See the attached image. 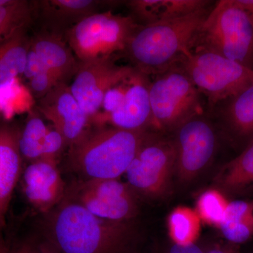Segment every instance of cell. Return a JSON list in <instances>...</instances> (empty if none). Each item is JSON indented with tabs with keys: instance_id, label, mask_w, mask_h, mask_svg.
Segmentation results:
<instances>
[{
	"instance_id": "obj_1",
	"label": "cell",
	"mask_w": 253,
	"mask_h": 253,
	"mask_svg": "<svg viewBox=\"0 0 253 253\" xmlns=\"http://www.w3.org/2000/svg\"><path fill=\"white\" fill-rule=\"evenodd\" d=\"M46 228L60 253H135L139 241L132 221L101 219L67 199L49 213Z\"/></svg>"
},
{
	"instance_id": "obj_2",
	"label": "cell",
	"mask_w": 253,
	"mask_h": 253,
	"mask_svg": "<svg viewBox=\"0 0 253 253\" xmlns=\"http://www.w3.org/2000/svg\"><path fill=\"white\" fill-rule=\"evenodd\" d=\"M210 11L147 26L139 25L124 51L133 67L149 76L175 64L194 49Z\"/></svg>"
},
{
	"instance_id": "obj_3",
	"label": "cell",
	"mask_w": 253,
	"mask_h": 253,
	"mask_svg": "<svg viewBox=\"0 0 253 253\" xmlns=\"http://www.w3.org/2000/svg\"><path fill=\"white\" fill-rule=\"evenodd\" d=\"M149 131L94 126L68 148L70 167L82 179H119L126 173Z\"/></svg>"
},
{
	"instance_id": "obj_4",
	"label": "cell",
	"mask_w": 253,
	"mask_h": 253,
	"mask_svg": "<svg viewBox=\"0 0 253 253\" xmlns=\"http://www.w3.org/2000/svg\"><path fill=\"white\" fill-rule=\"evenodd\" d=\"M194 47L253 70V18L237 0L217 1L200 30Z\"/></svg>"
},
{
	"instance_id": "obj_5",
	"label": "cell",
	"mask_w": 253,
	"mask_h": 253,
	"mask_svg": "<svg viewBox=\"0 0 253 253\" xmlns=\"http://www.w3.org/2000/svg\"><path fill=\"white\" fill-rule=\"evenodd\" d=\"M155 76L149 86L151 130L174 131L187 120L204 113L202 94L177 64Z\"/></svg>"
},
{
	"instance_id": "obj_6",
	"label": "cell",
	"mask_w": 253,
	"mask_h": 253,
	"mask_svg": "<svg viewBox=\"0 0 253 253\" xmlns=\"http://www.w3.org/2000/svg\"><path fill=\"white\" fill-rule=\"evenodd\" d=\"M211 109L253 84V70L211 51L194 49L175 63Z\"/></svg>"
},
{
	"instance_id": "obj_7",
	"label": "cell",
	"mask_w": 253,
	"mask_h": 253,
	"mask_svg": "<svg viewBox=\"0 0 253 253\" xmlns=\"http://www.w3.org/2000/svg\"><path fill=\"white\" fill-rule=\"evenodd\" d=\"M138 26L130 15L115 14L109 10L82 20L63 37L79 62H89L124 51Z\"/></svg>"
},
{
	"instance_id": "obj_8",
	"label": "cell",
	"mask_w": 253,
	"mask_h": 253,
	"mask_svg": "<svg viewBox=\"0 0 253 253\" xmlns=\"http://www.w3.org/2000/svg\"><path fill=\"white\" fill-rule=\"evenodd\" d=\"M175 162L172 139L149 131L125 173L126 184L137 195L161 196L175 174Z\"/></svg>"
},
{
	"instance_id": "obj_9",
	"label": "cell",
	"mask_w": 253,
	"mask_h": 253,
	"mask_svg": "<svg viewBox=\"0 0 253 253\" xmlns=\"http://www.w3.org/2000/svg\"><path fill=\"white\" fill-rule=\"evenodd\" d=\"M64 199L101 219L117 222L132 221L139 208L137 194L119 179H81L67 187Z\"/></svg>"
},
{
	"instance_id": "obj_10",
	"label": "cell",
	"mask_w": 253,
	"mask_h": 253,
	"mask_svg": "<svg viewBox=\"0 0 253 253\" xmlns=\"http://www.w3.org/2000/svg\"><path fill=\"white\" fill-rule=\"evenodd\" d=\"M174 131L175 174L179 180L186 182L201 174L212 161L217 148V132L204 113L187 120Z\"/></svg>"
},
{
	"instance_id": "obj_11",
	"label": "cell",
	"mask_w": 253,
	"mask_h": 253,
	"mask_svg": "<svg viewBox=\"0 0 253 253\" xmlns=\"http://www.w3.org/2000/svg\"><path fill=\"white\" fill-rule=\"evenodd\" d=\"M133 69L132 66H118L113 58L79 62L71 88L78 104L92 119L99 113L104 94Z\"/></svg>"
},
{
	"instance_id": "obj_12",
	"label": "cell",
	"mask_w": 253,
	"mask_h": 253,
	"mask_svg": "<svg viewBox=\"0 0 253 253\" xmlns=\"http://www.w3.org/2000/svg\"><path fill=\"white\" fill-rule=\"evenodd\" d=\"M37 110L64 137L68 147L76 144L92 126L67 83H60L39 99Z\"/></svg>"
},
{
	"instance_id": "obj_13",
	"label": "cell",
	"mask_w": 253,
	"mask_h": 253,
	"mask_svg": "<svg viewBox=\"0 0 253 253\" xmlns=\"http://www.w3.org/2000/svg\"><path fill=\"white\" fill-rule=\"evenodd\" d=\"M149 76L134 67L121 107L116 112L91 121L94 126H107L125 130L149 131L151 121Z\"/></svg>"
},
{
	"instance_id": "obj_14",
	"label": "cell",
	"mask_w": 253,
	"mask_h": 253,
	"mask_svg": "<svg viewBox=\"0 0 253 253\" xmlns=\"http://www.w3.org/2000/svg\"><path fill=\"white\" fill-rule=\"evenodd\" d=\"M21 179L26 199L39 212L49 214L65 199L67 186L57 163L41 159L29 163Z\"/></svg>"
},
{
	"instance_id": "obj_15",
	"label": "cell",
	"mask_w": 253,
	"mask_h": 253,
	"mask_svg": "<svg viewBox=\"0 0 253 253\" xmlns=\"http://www.w3.org/2000/svg\"><path fill=\"white\" fill-rule=\"evenodd\" d=\"M21 128L10 121L0 123V232L6 225L13 194L23 171L18 144Z\"/></svg>"
},
{
	"instance_id": "obj_16",
	"label": "cell",
	"mask_w": 253,
	"mask_h": 253,
	"mask_svg": "<svg viewBox=\"0 0 253 253\" xmlns=\"http://www.w3.org/2000/svg\"><path fill=\"white\" fill-rule=\"evenodd\" d=\"M41 19L51 33H64L82 20L102 12L105 6L119 1L97 0H45L37 1Z\"/></svg>"
},
{
	"instance_id": "obj_17",
	"label": "cell",
	"mask_w": 253,
	"mask_h": 253,
	"mask_svg": "<svg viewBox=\"0 0 253 253\" xmlns=\"http://www.w3.org/2000/svg\"><path fill=\"white\" fill-rule=\"evenodd\" d=\"M219 104L223 130L234 144L246 147L253 140V84Z\"/></svg>"
},
{
	"instance_id": "obj_18",
	"label": "cell",
	"mask_w": 253,
	"mask_h": 253,
	"mask_svg": "<svg viewBox=\"0 0 253 253\" xmlns=\"http://www.w3.org/2000/svg\"><path fill=\"white\" fill-rule=\"evenodd\" d=\"M31 47L39 56L46 70L59 80L67 83L76 76L79 61L62 35L41 32L31 38Z\"/></svg>"
},
{
	"instance_id": "obj_19",
	"label": "cell",
	"mask_w": 253,
	"mask_h": 253,
	"mask_svg": "<svg viewBox=\"0 0 253 253\" xmlns=\"http://www.w3.org/2000/svg\"><path fill=\"white\" fill-rule=\"evenodd\" d=\"M208 0H130V16L139 26L176 19L209 9Z\"/></svg>"
},
{
	"instance_id": "obj_20",
	"label": "cell",
	"mask_w": 253,
	"mask_h": 253,
	"mask_svg": "<svg viewBox=\"0 0 253 253\" xmlns=\"http://www.w3.org/2000/svg\"><path fill=\"white\" fill-rule=\"evenodd\" d=\"M26 26L18 28L0 42V86L22 76L31 38Z\"/></svg>"
},
{
	"instance_id": "obj_21",
	"label": "cell",
	"mask_w": 253,
	"mask_h": 253,
	"mask_svg": "<svg viewBox=\"0 0 253 253\" xmlns=\"http://www.w3.org/2000/svg\"><path fill=\"white\" fill-rule=\"evenodd\" d=\"M214 183L229 193L240 192L253 185V140L239 156L221 167Z\"/></svg>"
},
{
	"instance_id": "obj_22",
	"label": "cell",
	"mask_w": 253,
	"mask_h": 253,
	"mask_svg": "<svg viewBox=\"0 0 253 253\" xmlns=\"http://www.w3.org/2000/svg\"><path fill=\"white\" fill-rule=\"evenodd\" d=\"M219 227L223 236L231 244L249 241L253 236V202L237 200L228 203Z\"/></svg>"
},
{
	"instance_id": "obj_23",
	"label": "cell",
	"mask_w": 253,
	"mask_h": 253,
	"mask_svg": "<svg viewBox=\"0 0 253 253\" xmlns=\"http://www.w3.org/2000/svg\"><path fill=\"white\" fill-rule=\"evenodd\" d=\"M50 129L38 111H30L20 132L19 149L23 161L31 163L41 159L44 139Z\"/></svg>"
},
{
	"instance_id": "obj_24",
	"label": "cell",
	"mask_w": 253,
	"mask_h": 253,
	"mask_svg": "<svg viewBox=\"0 0 253 253\" xmlns=\"http://www.w3.org/2000/svg\"><path fill=\"white\" fill-rule=\"evenodd\" d=\"M169 236L174 244H194L199 236L200 217L197 212L185 207L174 209L168 217Z\"/></svg>"
},
{
	"instance_id": "obj_25",
	"label": "cell",
	"mask_w": 253,
	"mask_h": 253,
	"mask_svg": "<svg viewBox=\"0 0 253 253\" xmlns=\"http://www.w3.org/2000/svg\"><path fill=\"white\" fill-rule=\"evenodd\" d=\"M33 104V95L18 78L0 86V113L6 121L17 113L31 111Z\"/></svg>"
},
{
	"instance_id": "obj_26",
	"label": "cell",
	"mask_w": 253,
	"mask_h": 253,
	"mask_svg": "<svg viewBox=\"0 0 253 253\" xmlns=\"http://www.w3.org/2000/svg\"><path fill=\"white\" fill-rule=\"evenodd\" d=\"M33 8L29 1L13 0L11 4L0 6V42L22 26H28Z\"/></svg>"
},
{
	"instance_id": "obj_27",
	"label": "cell",
	"mask_w": 253,
	"mask_h": 253,
	"mask_svg": "<svg viewBox=\"0 0 253 253\" xmlns=\"http://www.w3.org/2000/svg\"><path fill=\"white\" fill-rule=\"evenodd\" d=\"M226 202L217 190L209 189L201 194L197 201L198 215L210 224L219 226L225 215Z\"/></svg>"
},
{
	"instance_id": "obj_28",
	"label": "cell",
	"mask_w": 253,
	"mask_h": 253,
	"mask_svg": "<svg viewBox=\"0 0 253 253\" xmlns=\"http://www.w3.org/2000/svg\"><path fill=\"white\" fill-rule=\"evenodd\" d=\"M0 253H60L47 237L44 239H28L6 247L0 237Z\"/></svg>"
},
{
	"instance_id": "obj_29",
	"label": "cell",
	"mask_w": 253,
	"mask_h": 253,
	"mask_svg": "<svg viewBox=\"0 0 253 253\" xmlns=\"http://www.w3.org/2000/svg\"><path fill=\"white\" fill-rule=\"evenodd\" d=\"M66 147L67 143L61 133L54 128L49 129L43 144L41 159L58 163L60 156Z\"/></svg>"
},
{
	"instance_id": "obj_30",
	"label": "cell",
	"mask_w": 253,
	"mask_h": 253,
	"mask_svg": "<svg viewBox=\"0 0 253 253\" xmlns=\"http://www.w3.org/2000/svg\"><path fill=\"white\" fill-rule=\"evenodd\" d=\"M60 83H60L52 73L49 71H44L28 81V88L33 96L41 99Z\"/></svg>"
},
{
	"instance_id": "obj_31",
	"label": "cell",
	"mask_w": 253,
	"mask_h": 253,
	"mask_svg": "<svg viewBox=\"0 0 253 253\" xmlns=\"http://www.w3.org/2000/svg\"><path fill=\"white\" fill-rule=\"evenodd\" d=\"M44 71H47V70L43 64L42 61L33 49L31 47L30 48L22 76L29 81L32 78Z\"/></svg>"
},
{
	"instance_id": "obj_32",
	"label": "cell",
	"mask_w": 253,
	"mask_h": 253,
	"mask_svg": "<svg viewBox=\"0 0 253 253\" xmlns=\"http://www.w3.org/2000/svg\"><path fill=\"white\" fill-rule=\"evenodd\" d=\"M206 251L203 248L194 243V244L184 245V246L174 244L167 253H206Z\"/></svg>"
},
{
	"instance_id": "obj_33",
	"label": "cell",
	"mask_w": 253,
	"mask_h": 253,
	"mask_svg": "<svg viewBox=\"0 0 253 253\" xmlns=\"http://www.w3.org/2000/svg\"><path fill=\"white\" fill-rule=\"evenodd\" d=\"M237 1L253 18V0H237Z\"/></svg>"
},
{
	"instance_id": "obj_34",
	"label": "cell",
	"mask_w": 253,
	"mask_h": 253,
	"mask_svg": "<svg viewBox=\"0 0 253 253\" xmlns=\"http://www.w3.org/2000/svg\"><path fill=\"white\" fill-rule=\"evenodd\" d=\"M206 253H234L231 248L225 246H216L206 251Z\"/></svg>"
}]
</instances>
